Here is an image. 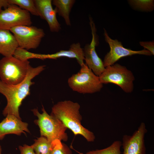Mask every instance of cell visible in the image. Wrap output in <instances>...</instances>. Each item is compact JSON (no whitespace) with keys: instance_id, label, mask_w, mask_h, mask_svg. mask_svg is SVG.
Returning a JSON list of instances; mask_svg holds the SVG:
<instances>
[{"instance_id":"1","label":"cell","mask_w":154,"mask_h":154,"mask_svg":"<svg viewBox=\"0 0 154 154\" xmlns=\"http://www.w3.org/2000/svg\"><path fill=\"white\" fill-rule=\"evenodd\" d=\"M45 66V65L36 67L31 66L25 79L17 84L9 85L0 80V93L5 97L7 100V105L3 111L4 116L12 115L21 119L19 107L23 100L30 94V87L34 84L32 80L43 71Z\"/></svg>"},{"instance_id":"2","label":"cell","mask_w":154,"mask_h":154,"mask_svg":"<svg viewBox=\"0 0 154 154\" xmlns=\"http://www.w3.org/2000/svg\"><path fill=\"white\" fill-rule=\"evenodd\" d=\"M80 108V105L77 102L69 100L62 101L53 106L50 115L61 121L74 135H80L88 142H94L95 136L93 133L81 124L82 117Z\"/></svg>"},{"instance_id":"3","label":"cell","mask_w":154,"mask_h":154,"mask_svg":"<svg viewBox=\"0 0 154 154\" xmlns=\"http://www.w3.org/2000/svg\"><path fill=\"white\" fill-rule=\"evenodd\" d=\"M42 110V113H40L37 109L32 110L37 117L35 122L39 127L40 136L46 137L51 142L56 139L67 141L68 136L66 132L67 128L61 121L48 114L43 106Z\"/></svg>"},{"instance_id":"4","label":"cell","mask_w":154,"mask_h":154,"mask_svg":"<svg viewBox=\"0 0 154 154\" xmlns=\"http://www.w3.org/2000/svg\"><path fill=\"white\" fill-rule=\"evenodd\" d=\"M31 66L28 60L4 57L0 60V80L9 85L19 84L25 79Z\"/></svg>"},{"instance_id":"5","label":"cell","mask_w":154,"mask_h":154,"mask_svg":"<svg viewBox=\"0 0 154 154\" xmlns=\"http://www.w3.org/2000/svg\"><path fill=\"white\" fill-rule=\"evenodd\" d=\"M80 71L68 79L69 86L73 91L79 93L92 94L99 92L103 87L99 76L96 75L85 64Z\"/></svg>"},{"instance_id":"6","label":"cell","mask_w":154,"mask_h":154,"mask_svg":"<svg viewBox=\"0 0 154 154\" xmlns=\"http://www.w3.org/2000/svg\"><path fill=\"white\" fill-rule=\"evenodd\" d=\"M99 77L103 84H116L126 93H131L133 90V82L135 79L133 73L125 66L119 64H114L106 67Z\"/></svg>"},{"instance_id":"7","label":"cell","mask_w":154,"mask_h":154,"mask_svg":"<svg viewBox=\"0 0 154 154\" xmlns=\"http://www.w3.org/2000/svg\"><path fill=\"white\" fill-rule=\"evenodd\" d=\"M10 31L15 37L19 47L28 50L37 48L45 35L42 29L31 25L19 26Z\"/></svg>"},{"instance_id":"8","label":"cell","mask_w":154,"mask_h":154,"mask_svg":"<svg viewBox=\"0 0 154 154\" xmlns=\"http://www.w3.org/2000/svg\"><path fill=\"white\" fill-rule=\"evenodd\" d=\"M30 14L18 6L10 4L0 13V29L10 30L20 25H31Z\"/></svg>"},{"instance_id":"9","label":"cell","mask_w":154,"mask_h":154,"mask_svg":"<svg viewBox=\"0 0 154 154\" xmlns=\"http://www.w3.org/2000/svg\"><path fill=\"white\" fill-rule=\"evenodd\" d=\"M105 40L108 44L110 51L105 56L103 61L105 67L114 64L123 57L135 54H141L151 56L152 54L147 50L135 51L124 48L121 42L117 39H113L108 35L106 30L104 29Z\"/></svg>"},{"instance_id":"10","label":"cell","mask_w":154,"mask_h":154,"mask_svg":"<svg viewBox=\"0 0 154 154\" xmlns=\"http://www.w3.org/2000/svg\"><path fill=\"white\" fill-rule=\"evenodd\" d=\"M147 131L145 124L142 122L132 135H123V154H146L144 137Z\"/></svg>"},{"instance_id":"11","label":"cell","mask_w":154,"mask_h":154,"mask_svg":"<svg viewBox=\"0 0 154 154\" xmlns=\"http://www.w3.org/2000/svg\"><path fill=\"white\" fill-rule=\"evenodd\" d=\"M90 25L92 38L90 43L86 44L83 49L85 64L96 75L99 76L104 72L105 67L103 61L99 57L95 50L96 41L94 24L92 23Z\"/></svg>"},{"instance_id":"12","label":"cell","mask_w":154,"mask_h":154,"mask_svg":"<svg viewBox=\"0 0 154 154\" xmlns=\"http://www.w3.org/2000/svg\"><path fill=\"white\" fill-rule=\"evenodd\" d=\"M39 17L47 22L50 31L57 32L61 28L56 17L57 12L52 6L51 0H34Z\"/></svg>"},{"instance_id":"13","label":"cell","mask_w":154,"mask_h":154,"mask_svg":"<svg viewBox=\"0 0 154 154\" xmlns=\"http://www.w3.org/2000/svg\"><path fill=\"white\" fill-rule=\"evenodd\" d=\"M0 122V140L3 139L5 135L13 134L20 135L22 133L30 132L28 128V124L24 122L15 116L7 115Z\"/></svg>"},{"instance_id":"14","label":"cell","mask_w":154,"mask_h":154,"mask_svg":"<svg viewBox=\"0 0 154 154\" xmlns=\"http://www.w3.org/2000/svg\"><path fill=\"white\" fill-rule=\"evenodd\" d=\"M35 58L42 60L46 59H56L61 57H67L76 59L81 66L84 65V57L83 49L82 48L80 43L72 44L68 50H61L52 54L36 53Z\"/></svg>"},{"instance_id":"15","label":"cell","mask_w":154,"mask_h":154,"mask_svg":"<svg viewBox=\"0 0 154 154\" xmlns=\"http://www.w3.org/2000/svg\"><path fill=\"white\" fill-rule=\"evenodd\" d=\"M18 47L15 37L10 30L0 29V54L4 57L13 56Z\"/></svg>"},{"instance_id":"16","label":"cell","mask_w":154,"mask_h":154,"mask_svg":"<svg viewBox=\"0 0 154 154\" xmlns=\"http://www.w3.org/2000/svg\"><path fill=\"white\" fill-rule=\"evenodd\" d=\"M75 2L74 0H53L52 3L55 6L57 13L64 19L66 24L71 25L70 14Z\"/></svg>"},{"instance_id":"17","label":"cell","mask_w":154,"mask_h":154,"mask_svg":"<svg viewBox=\"0 0 154 154\" xmlns=\"http://www.w3.org/2000/svg\"><path fill=\"white\" fill-rule=\"evenodd\" d=\"M34 141V143L31 146L36 154H50L52 142L42 136H40Z\"/></svg>"},{"instance_id":"18","label":"cell","mask_w":154,"mask_h":154,"mask_svg":"<svg viewBox=\"0 0 154 154\" xmlns=\"http://www.w3.org/2000/svg\"><path fill=\"white\" fill-rule=\"evenodd\" d=\"M9 1L10 4L15 5L33 15L39 16L34 0H9Z\"/></svg>"},{"instance_id":"19","label":"cell","mask_w":154,"mask_h":154,"mask_svg":"<svg viewBox=\"0 0 154 154\" xmlns=\"http://www.w3.org/2000/svg\"><path fill=\"white\" fill-rule=\"evenodd\" d=\"M121 146L122 142L117 140L106 148L90 151L86 154H121L120 148Z\"/></svg>"},{"instance_id":"20","label":"cell","mask_w":154,"mask_h":154,"mask_svg":"<svg viewBox=\"0 0 154 154\" xmlns=\"http://www.w3.org/2000/svg\"><path fill=\"white\" fill-rule=\"evenodd\" d=\"M153 0H130L129 3L134 8L144 11H151L154 8Z\"/></svg>"},{"instance_id":"21","label":"cell","mask_w":154,"mask_h":154,"mask_svg":"<svg viewBox=\"0 0 154 154\" xmlns=\"http://www.w3.org/2000/svg\"><path fill=\"white\" fill-rule=\"evenodd\" d=\"M50 154H72L70 148L61 141L56 139L51 142Z\"/></svg>"},{"instance_id":"22","label":"cell","mask_w":154,"mask_h":154,"mask_svg":"<svg viewBox=\"0 0 154 154\" xmlns=\"http://www.w3.org/2000/svg\"><path fill=\"white\" fill-rule=\"evenodd\" d=\"M140 44L145 49L149 51L152 55L154 54V42L152 41H141Z\"/></svg>"},{"instance_id":"23","label":"cell","mask_w":154,"mask_h":154,"mask_svg":"<svg viewBox=\"0 0 154 154\" xmlns=\"http://www.w3.org/2000/svg\"><path fill=\"white\" fill-rule=\"evenodd\" d=\"M19 149L20 154H36L32 146L26 144L19 146Z\"/></svg>"},{"instance_id":"24","label":"cell","mask_w":154,"mask_h":154,"mask_svg":"<svg viewBox=\"0 0 154 154\" xmlns=\"http://www.w3.org/2000/svg\"><path fill=\"white\" fill-rule=\"evenodd\" d=\"M10 5L9 0H0V13Z\"/></svg>"},{"instance_id":"25","label":"cell","mask_w":154,"mask_h":154,"mask_svg":"<svg viewBox=\"0 0 154 154\" xmlns=\"http://www.w3.org/2000/svg\"><path fill=\"white\" fill-rule=\"evenodd\" d=\"M1 151H2L1 148V146L0 145V154H1Z\"/></svg>"}]
</instances>
